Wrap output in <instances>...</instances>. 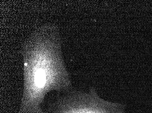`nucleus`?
Returning a JSON list of instances; mask_svg holds the SVG:
<instances>
[{
  "mask_svg": "<svg viewBox=\"0 0 152 113\" xmlns=\"http://www.w3.org/2000/svg\"><path fill=\"white\" fill-rule=\"evenodd\" d=\"M22 54L23 88L18 113H46L42 105L48 93H64L71 88L58 26L49 24L37 28L25 42Z\"/></svg>",
  "mask_w": 152,
  "mask_h": 113,
  "instance_id": "f257e3e1",
  "label": "nucleus"
},
{
  "mask_svg": "<svg viewBox=\"0 0 152 113\" xmlns=\"http://www.w3.org/2000/svg\"><path fill=\"white\" fill-rule=\"evenodd\" d=\"M46 113H125L123 105L104 101L94 89L88 92L72 90L58 96Z\"/></svg>",
  "mask_w": 152,
  "mask_h": 113,
  "instance_id": "f03ea898",
  "label": "nucleus"
}]
</instances>
